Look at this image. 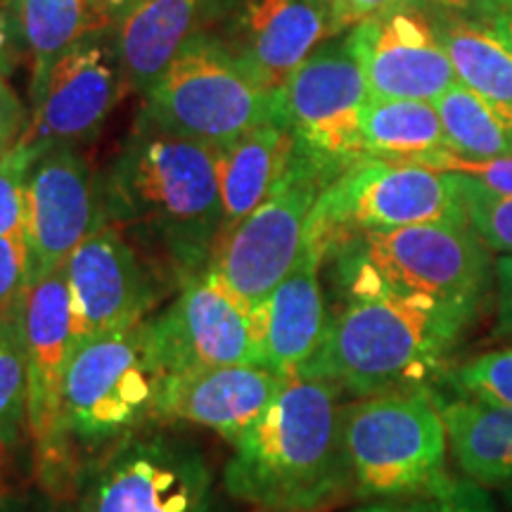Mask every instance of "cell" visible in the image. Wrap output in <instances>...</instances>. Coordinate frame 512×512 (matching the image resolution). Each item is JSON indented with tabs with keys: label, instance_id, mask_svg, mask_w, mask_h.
<instances>
[{
	"label": "cell",
	"instance_id": "19",
	"mask_svg": "<svg viewBox=\"0 0 512 512\" xmlns=\"http://www.w3.org/2000/svg\"><path fill=\"white\" fill-rule=\"evenodd\" d=\"M290 377L266 366L200 368L166 377L159 420L207 427L238 444L278 399Z\"/></svg>",
	"mask_w": 512,
	"mask_h": 512
},
{
	"label": "cell",
	"instance_id": "23",
	"mask_svg": "<svg viewBox=\"0 0 512 512\" xmlns=\"http://www.w3.org/2000/svg\"><path fill=\"white\" fill-rule=\"evenodd\" d=\"M297 138L283 124H264L219 150L221 233L240 226L271 195L292 162ZM216 240V242H219Z\"/></svg>",
	"mask_w": 512,
	"mask_h": 512
},
{
	"label": "cell",
	"instance_id": "42",
	"mask_svg": "<svg viewBox=\"0 0 512 512\" xmlns=\"http://www.w3.org/2000/svg\"><path fill=\"white\" fill-rule=\"evenodd\" d=\"M354 512H408L403 505L399 503H370V505H363V508H358Z\"/></svg>",
	"mask_w": 512,
	"mask_h": 512
},
{
	"label": "cell",
	"instance_id": "45",
	"mask_svg": "<svg viewBox=\"0 0 512 512\" xmlns=\"http://www.w3.org/2000/svg\"><path fill=\"white\" fill-rule=\"evenodd\" d=\"M503 498H505V503H508L512 508V486H510V489H503Z\"/></svg>",
	"mask_w": 512,
	"mask_h": 512
},
{
	"label": "cell",
	"instance_id": "13",
	"mask_svg": "<svg viewBox=\"0 0 512 512\" xmlns=\"http://www.w3.org/2000/svg\"><path fill=\"white\" fill-rule=\"evenodd\" d=\"M124 91L117 27L83 38L57 60L41 91L31 98L34 110L15 145L38 162L60 147L91 143Z\"/></svg>",
	"mask_w": 512,
	"mask_h": 512
},
{
	"label": "cell",
	"instance_id": "1",
	"mask_svg": "<svg viewBox=\"0 0 512 512\" xmlns=\"http://www.w3.org/2000/svg\"><path fill=\"white\" fill-rule=\"evenodd\" d=\"M102 202L107 221L181 285L207 271L221 233L219 150L136 121L102 176Z\"/></svg>",
	"mask_w": 512,
	"mask_h": 512
},
{
	"label": "cell",
	"instance_id": "22",
	"mask_svg": "<svg viewBox=\"0 0 512 512\" xmlns=\"http://www.w3.org/2000/svg\"><path fill=\"white\" fill-rule=\"evenodd\" d=\"M448 448L463 477L484 489L512 486V406L434 392Z\"/></svg>",
	"mask_w": 512,
	"mask_h": 512
},
{
	"label": "cell",
	"instance_id": "33",
	"mask_svg": "<svg viewBox=\"0 0 512 512\" xmlns=\"http://www.w3.org/2000/svg\"><path fill=\"white\" fill-rule=\"evenodd\" d=\"M422 166L439 171H453V174H465L477 178L479 183L498 195L512 197V155L510 157H494V159H465L453 155V152H437V155L425 157Z\"/></svg>",
	"mask_w": 512,
	"mask_h": 512
},
{
	"label": "cell",
	"instance_id": "27",
	"mask_svg": "<svg viewBox=\"0 0 512 512\" xmlns=\"http://www.w3.org/2000/svg\"><path fill=\"white\" fill-rule=\"evenodd\" d=\"M448 150L465 159H494L512 155V126L498 117L491 105L472 93L463 83H456L434 100Z\"/></svg>",
	"mask_w": 512,
	"mask_h": 512
},
{
	"label": "cell",
	"instance_id": "18",
	"mask_svg": "<svg viewBox=\"0 0 512 512\" xmlns=\"http://www.w3.org/2000/svg\"><path fill=\"white\" fill-rule=\"evenodd\" d=\"M347 38L370 98L434 102L458 83L432 17L406 0L361 22Z\"/></svg>",
	"mask_w": 512,
	"mask_h": 512
},
{
	"label": "cell",
	"instance_id": "26",
	"mask_svg": "<svg viewBox=\"0 0 512 512\" xmlns=\"http://www.w3.org/2000/svg\"><path fill=\"white\" fill-rule=\"evenodd\" d=\"M361 140L366 157L389 162L420 164L448 150L437 107L422 100L370 98L361 112Z\"/></svg>",
	"mask_w": 512,
	"mask_h": 512
},
{
	"label": "cell",
	"instance_id": "39",
	"mask_svg": "<svg viewBox=\"0 0 512 512\" xmlns=\"http://www.w3.org/2000/svg\"><path fill=\"white\" fill-rule=\"evenodd\" d=\"M24 55L22 36H19L17 15L0 3V74L8 76L17 69Z\"/></svg>",
	"mask_w": 512,
	"mask_h": 512
},
{
	"label": "cell",
	"instance_id": "5",
	"mask_svg": "<svg viewBox=\"0 0 512 512\" xmlns=\"http://www.w3.org/2000/svg\"><path fill=\"white\" fill-rule=\"evenodd\" d=\"M351 494L413 501L448 477V434L434 387L363 396L342 413Z\"/></svg>",
	"mask_w": 512,
	"mask_h": 512
},
{
	"label": "cell",
	"instance_id": "3",
	"mask_svg": "<svg viewBox=\"0 0 512 512\" xmlns=\"http://www.w3.org/2000/svg\"><path fill=\"white\" fill-rule=\"evenodd\" d=\"M475 320L389 292L342 297L323 344L297 375L325 377L356 399L432 387Z\"/></svg>",
	"mask_w": 512,
	"mask_h": 512
},
{
	"label": "cell",
	"instance_id": "47",
	"mask_svg": "<svg viewBox=\"0 0 512 512\" xmlns=\"http://www.w3.org/2000/svg\"><path fill=\"white\" fill-rule=\"evenodd\" d=\"M0 448H12L10 444H5V441H0Z\"/></svg>",
	"mask_w": 512,
	"mask_h": 512
},
{
	"label": "cell",
	"instance_id": "14",
	"mask_svg": "<svg viewBox=\"0 0 512 512\" xmlns=\"http://www.w3.org/2000/svg\"><path fill=\"white\" fill-rule=\"evenodd\" d=\"M107 223L102 178L79 147L48 152L29 171L24 190L27 275L34 285L67 264L76 247Z\"/></svg>",
	"mask_w": 512,
	"mask_h": 512
},
{
	"label": "cell",
	"instance_id": "48",
	"mask_svg": "<svg viewBox=\"0 0 512 512\" xmlns=\"http://www.w3.org/2000/svg\"><path fill=\"white\" fill-rule=\"evenodd\" d=\"M259 512H271V510H259Z\"/></svg>",
	"mask_w": 512,
	"mask_h": 512
},
{
	"label": "cell",
	"instance_id": "31",
	"mask_svg": "<svg viewBox=\"0 0 512 512\" xmlns=\"http://www.w3.org/2000/svg\"><path fill=\"white\" fill-rule=\"evenodd\" d=\"M34 164V155L19 145L0 155V235L24 233V190Z\"/></svg>",
	"mask_w": 512,
	"mask_h": 512
},
{
	"label": "cell",
	"instance_id": "16",
	"mask_svg": "<svg viewBox=\"0 0 512 512\" xmlns=\"http://www.w3.org/2000/svg\"><path fill=\"white\" fill-rule=\"evenodd\" d=\"M157 358L169 375L216 366H259L254 316L207 271L178 285V297L147 318Z\"/></svg>",
	"mask_w": 512,
	"mask_h": 512
},
{
	"label": "cell",
	"instance_id": "43",
	"mask_svg": "<svg viewBox=\"0 0 512 512\" xmlns=\"http://www.w3.org/2000/svg\"><path fill=\"white\" fill-rule=\"evenodd\" d=\"M133 3H138V0H107V5H110V8L114 10V15H117V17L124 15V12L131 8Z\"/></svg>",
	"mask_w": 512,
	"mask_h": 512
},
{
	"label": "cell",
	"instance_id": "40",
	"mask_svg": "<svg viewBox=\"0 0 512 512\" xmlns=\"http://www.w3.org/2000/svg\"><path fill=\"white\" fill-rule=\"evenodd\" d=\"M489 27L498 36V41H501L503 46L512 53V10L503 12V15H498L494 22H489Z\"/></svg>",
	"mask_w": 512,
	"mask_h": 512
},
{
	"label": "cell",
	"instance_id": "34",
	"mask_svg": "<svg viewBox=\"0 0 512 512\" xmlns=\"http://www.w3.org/2000/svg\"><path fill=\"white\" fill-rule=\"evenodd\" d=\"M27 275V245L24 233L0 235V313L10 311L24 290Z\"/></svg>",
	"mask_w": 512,
	"mask_h": 512
},
{
	"label": "cell",
	"instance_id": "6",
	"mask_svg": "<svg viewBox=\"0 0 512 512\" xmlns=\"http://www.w3.org/2000/svg\"><path fill=\"white\" fill-rule=\"evenodd\" d=\"M140 124L216 150L264 124H280L278 91H268L209 31L197 29L145 93Z\"/></svg>",
	"mask_w": 512,
	"mask_h": 512
},
{
	"label": "cell",
	"instance_id": "46",
	"mask_svg": "<svg viewBox=\"0 0 512 512\" xmlns=\"http://www.w3.org/2000/svg\"><path fill=\"white\" fill-rule=\"evenodd\" d=\"M503 8H505V12L512 10V0H503Z\"/></svg>",
	"mask_w": 512,
	"mask_h": 512
},
{
	"label": "cell",
	"instance_id": "8",
	"mask_svg": "<svg viewBox=\"0 0 512 512\" xmlns=\"http://www.w3.org/2000/svg\"><path fill=\"white\" fill-rule=\"evenodd\" d=\"M422 223H470L456 174L363 157L320 192L306 223L304 247L325 264L358 235Z\"/></svg>",
	"mask_w": 512,
	"mask_h": 512
},
{
	"label": "cell",
	"instance_id": "17",
	"mask_svg": "<svg viewBox=\"0 0 512 512\" xmlns=\"http://www.w3.org/2000/svg\"><path fill=\"white\" fill-rule=\"evenodd\" d=\"M72 297L74 339L133 328L159 302V278L124 230L102 223L64 264Z\"/></svg>",
	"mask_w": 512,
	"mask_h": 512
},
{
	"label": "cell",
	"instance_id": "29",
	"mask_svg": "<svg viewBox=\"0 0 512 512\" xmlns=\"http://www.w3.org/2000/svg\"><path fill=\"white\" fill-rule=\"evenodd\" d=\"M453 174V171H451ZM470 226L491 252L512 254V197L498 195L477 178L456 174Z\"/></svg>",
	"mask_w": 512,
	"mask_h": 512
},
{
	"label": "cell",
	"instance_id": "35",
	"mask_svg": "<svg viewBox=\"0 0 512 512\" xmlns=\"http://www.w3.org/2000/svg\"><path fill=\"white\" fill-rule=\"evenodd\" d=\"M396 3L401 0H323L325 12H328L330 38L351 31L366 19L394 8Z\"/></svg>",
	"mask_w": 512,
	"mask_h": 512
},
{
	"label": "cell",
	"instance_id": "44",
	"mask_svg": "<svg viewBox=\"0 0 512 512\" xmlns=\"http://www.w3.org/2000/svg\"><path fill=\"white\" fill-rule=\"evenodd\" d=\"M0 3L5 5V8H10L12 12H15L17 15V8H19V0H0Z\"/></svg>",
	"mask_w": 512,
	"mask_h": 512
},
{
	"label": "cell",
	"instance_id": "2",
	"mask_svg": "<svg viewBox=\"0 0 512 512\" xmlns=\"http://www.w3.org/2000/svg\"><path fill=\"white\" fill-rule=\"evenodd\" d=\"M339 396L325 377L292 375L233 446L223 470L228 494L271 512H320L354 496Z\"/></svg>",
	"mask_w": 512,
	"mask_h": 512
},
{
	"label": "cell",
	"instance_id": "25",
	"mask_svg": "<svg viewBox=\"0 0 512 512\" xmlns=\"http://www.w3.org/2000/svg\"><path fill=\"white\" fill-rule=\"evenodd\" d=\"M458 81L512 126V53L489 24L465 17H432Z\"/></svg>",
	"mask_w": 512,
	"mask_h": 512
},
{
	"label": "cell",
	"instance_id": "37",
	"mask_svg": "<svg viewBox=\"0 0 512 512\" xmlns=\"http://www.w3.org/2000/svg\"><path fill=\"white\" fill-rule=\"evenodd\" d=\"M27 124V107L8 83V76L0 74V155H5L17 143Z\"/></svg>",
	"mask_w": 512,
	"mask_h": 512
},
{
	"label": "cell",
	"instance_id": "9",
	"mask_svg": "<svg viewBox=\"0 0 512 512\" xmlns=\"http://www.w3.org/2000/svg\"><path fill=\"white\" fill-rule=\"evenodd\" d=\"M27 356V432L34 444L36 479L53 496L79 482L74 441L64 415V375L74 339L67 273L57 268L19 294Z\"/></svg>",
	"mask_w": 512,
	"mask_h": 512
},
{
	"label": "cell",
	"instance_id": "20",
	"mask_svg": "<svg viewBox=\"0 0 512 512\" xmlns=\"http://www.w3.org/2000/svg\"><path fill=\"white\" fill-rule=\"evenodd\" d=\"M320 266L323 259L304 247L292 271L252 311L259 366L292 377L316 356L330 328Z\"/></svg>",
	"mask_w": 512,
	"mask_h": 512
},
{
	"label": "cell",
	"instance_id": "7",
	"mask_svg": "<svg viewBox=\"0 0 512 512\" xmlns=\"http://www.w3.org/2000/svg\"><path fill=\"white\" fill-rule=\"evenodd\" d=\"M166 373L147 320L133 328L72 339L64 415L74 446L100 451L159 420Z\"/></svg>",
	"mask_w": 512,
	"mask_h": 512
},
{
	"label": "cell",
	"instance_id": "24",
	"mask_svg": "<svg viewBox=\"0 0 512 512\" xmlns=\"http://www.w3.org/2000/svg\"><path fill=\"white\" fill-rule=\"evenodd\" d=\"M117 22L107 0H19V36L24 55L31 57V98L64 53L83 38L117 27Z\"/></svg>",
	"mask_w": 512,
	"mask_h": 512
},
{
	"label": "cell",
	"instance_id": "38",
	"mask_svg": "<svg viewBox=\"0 0 512 512\" xmlns=\"http://www.w3.org/2000/svg\"><path fill=\"white\" fill-rule=\"evenodd\" d=\"M496 328L494 337L512 342V254H501L494 264Z\"/></svg>",
	"mask_w": 512,
	"mask_h": 512
},
{
	"label": "cell",
	"instance_id": "21",
	"mask_svg": "<svg viewBox=\"0 0 512 512\" xmlns=\"http://www.w3.org/2000/svg\"><path fill=\"white\" fill-rule=\"evenodd\" d=\"M207 0H138L117 22V53L128 91L147 93L202 27Z\"/></svg>",
	"mask_w": 512,
	"mask_h": 512
},
{
	"label": "cell",
	"instance_id": "12",
	"mask_svg": "<svg viewBox=\"0 0 512 512\" xmlns=\"http://www.w3.org/2000/svg\"><path fill=\"white\" fill-rule=\"evenodd\" d=\"M370 100L366 74L349 38H330L278 91L280 124L320 164L344 174L366 157L361 112Z\"/></svg>",
	"mask_w": 512,
	"mask_h": 512
},
{
	"label": "cell",
	"instance_id": "28",
	"mask_svg": "<svg viewBox=\"0 0 512 512\" xmlns=\"http://www.w3.org/2000/svg\"><path fill=\"white\" fill-rule=\"evenodd\" d=\"M22 427H27V356L17 299L0 313V441L15 446Z\"/></svg>",
	"mask_w": 512,
	"mask_h": 512
},
{
	"label": "cell",
	"instance_id": "30",
	"mask_svg": "<svg viewBox=\"0 0 512 512\" xmlns=\"http://www.w3.org/2000/svg\"><path fill=\"white\" fill-rule=\"evenodd\" d=\"M456 394L512 406V347L484 351L444 375Z\"/></svg>",
	"mask_w": 512,
	"mask_h": 512
},
{
	"label": "cell",
	"instance_id": "32",
	"mask_svg": "<svg viewBox=\"0 0 512 512\" xmlns=\"http://www.w3.org/2000/svg\"><path fill=\"white\" fill-rule=\"evenodd\" d=\"M408 512H503L484 486L467 477H451L413 501L401 503Z\"/></svg>",
	"mask_w": 512,
	"mask_h": 512
},
{
	"label": "cell",
	"instance_id": "41",
	"mask_svg": "<svg viewBox=\"0 0 512 512\" xmlns=\"http://www.w3.org/2000/svg\"><path fill=\"white\" fill-rule=\"evenodd\" d=\"M8 453L10 448H0V505L10 498V470H8Z\"/></svg>",
	"mask_w": 512,
	"mask_h": 512
},
{
	"label": "cell",
	"instance_id": "15",
	"mask_svg": "<svg viewBox=\"0 0 512 512\" xmlns=\"http://www.w3.org/2000/svg\"><path fill=\"white\" fill-rule=\"evenodd\" d=\"M200 29L273 93L330 38L323 0H207Z\"/></svg>",
	"mask_w": 512,
	"mask_h": 512
},
{
	"label": "cell",
	"instance_id": "4",
	"mask_svg": "<svg viewBox=\"0 0 512 512\" xmlns=\"http://www.w3.org/2000/svg\"><path fill=\"white\" fill-rule=\"evenodd\" d=\"M342 297L389 292L479 316L494 285L491 249L470 223H422L375 230L328 259Z\"/></svg>",
	"mask_w": 512,
	"mask_h": 512
},
{
	"label": "cell",
	"instance_id": "36",
	"mask_svg": "<svg viewBox=\"0 0 512 512\" xmlns=\"http://www.w3.org/2000/svg\"><path fill=\"white\" fill-rule=\"evenodd\" d=\"M430 17H465L475 22H494L503 15V0H406Z\"/></svg>",
	"mask_w": 512,
	"mask_h": 512
},
{
	"label": "cell",
	"instance_id": "10",
	"mask_svg": "<svg viewBox=\"0 0 512 512\" xmlns=\"http://www.w3.org/2000/svg\"><path fill=\"white\" fill-rule=\"evenodd\" d=\"M339 174L302 147L271 195L240 226L216 242L207 273L247 311H254L292 271L304 249L306 223L320 192Z\"/></svg>",
	"mask_w": 512,
	"mask_h": 512
},
{
	"label": "cell",
	"instance_id": "11",
	"mask_svg": "<svg viewBox=\"0 0 512 512\" xmlns=\"http://www.w3.org/2000/svg\"><path fill=\"white\" fill-rule=\"evenodd\" d=\"M79 512H211L214 475L188 441L140 430L81 475Z\"/></svg>",
	"mask_w": 512,
	"mask_h": 512
}]
</instances>
